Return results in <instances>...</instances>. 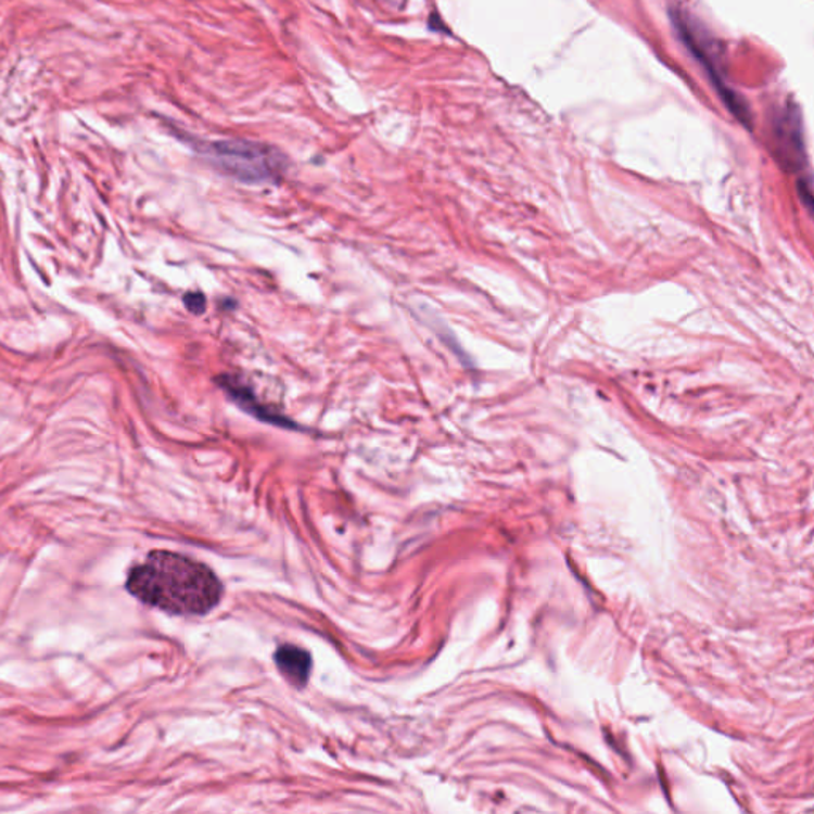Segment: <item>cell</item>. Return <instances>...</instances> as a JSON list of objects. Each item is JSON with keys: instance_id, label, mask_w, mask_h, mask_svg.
<instances>
[{"instance_id": "obj_3", "label": "cell", "mask_w": 814, "mask_h": 814, "mask_svg": "<svg viewBox=\"0 0 814 814\" xmlns=\"http://www.w3.org/2000/svg\"><path fill=\"white\" fill-rule=\"evenodd\" d=\"M776 150L783 166L789 170H800L806 166L805 143H803L802 119L799 111L786 109L776 122Z\"/></svg>"}, {"instance_id": "obj_2", "label": "cell", "mask_w": 814, "mask_h": 814, "mask_svg": "<svg viewBox=\"0 0 814 814\" xmlns=\"http://www.w3.org/2000/svg\"><path fill=\"white\" fill-rule=\"evenodd\" d=\"M204 156L221 173L245 183L274 181L285 170V158L277 150L249 140L207 143Z\"/></svg>"}, {"instance_id": "obj_1", "label": "cell", "mask_w": 814, "mask_h": 814, "mask_svg": "<svg viewBox=\"0 0 814 814\" xmlns=\"http://www.w3.org/2000/svg\"><path fill=\"white\" fill-rule=\"evenodd\" d=\"M126 588L137 600L173 614H205L224 587L211 568L167 550H153L129 571Z\"/></svg>"}, {"instance_id": "obj_4", "label": "cell", "mask_w": 814, "mask_h": 814, "mask_svg": "<svg viewBox=\"0 0 814 814\" xmlns=\"http://www.w3.org/2000/svg\"><path fill=\"white\" fill-rule=\"evenodd\" d=\"M217 382L218 385H220L221 389L234 399L236 405L250 414V416L255 417V419L269 423V425L279 427V429L300 430L297 423H294L292 419L283 416V414L277 412L272 407L259 403L255 393L252 392V389L242 384L239 379L225 374L220 376V378L217 379Z\"/></svg>"}, {"instance_id": "obj_5", "label": "cell", "mask_w": 814, "mask_h": 814, "mask_svg": "<svg viewBox=\"0 0 814 814\" xmlns=\"http://www.w3.org/2000/svg\"><path fill=\"white\" fill-rule=\"evenodd\" d=\"M279 672L285 676L294 686H304L309 679L310 670H313V659L310 654L297 646H280L274 654Z\"/></svg>"}, {"instance_id": "obj_6", "label": "cell", "mask_w": 814, "mask_h": 814, "mask_svg": "<svg viewBox=\"0 0 814 814\" xmlns=\"http://www.w3.org/2000/svg\"><path fill=\"white\" fill-rule=\"evenodd\" d=\"M183 304L187 306V309L193 314H203L205 306H207V303H205V296L201 292L185 294Z\"/></svg>"}, {"instance_id": "obj_7", "label": "cell", "mask_w": 814, "mask_h": 814, "mask_svg": "<svg viewBox=\"0 0 814 814\" xmlns=\"http://www.w3.org/2000/svg\"><path fill=\"white\" fill-rule=\"evenodd\" d=\"M800 200L806 204V207H813V191H812V179L806 177L799 181Z\"/></svg>"}]
</instances>
